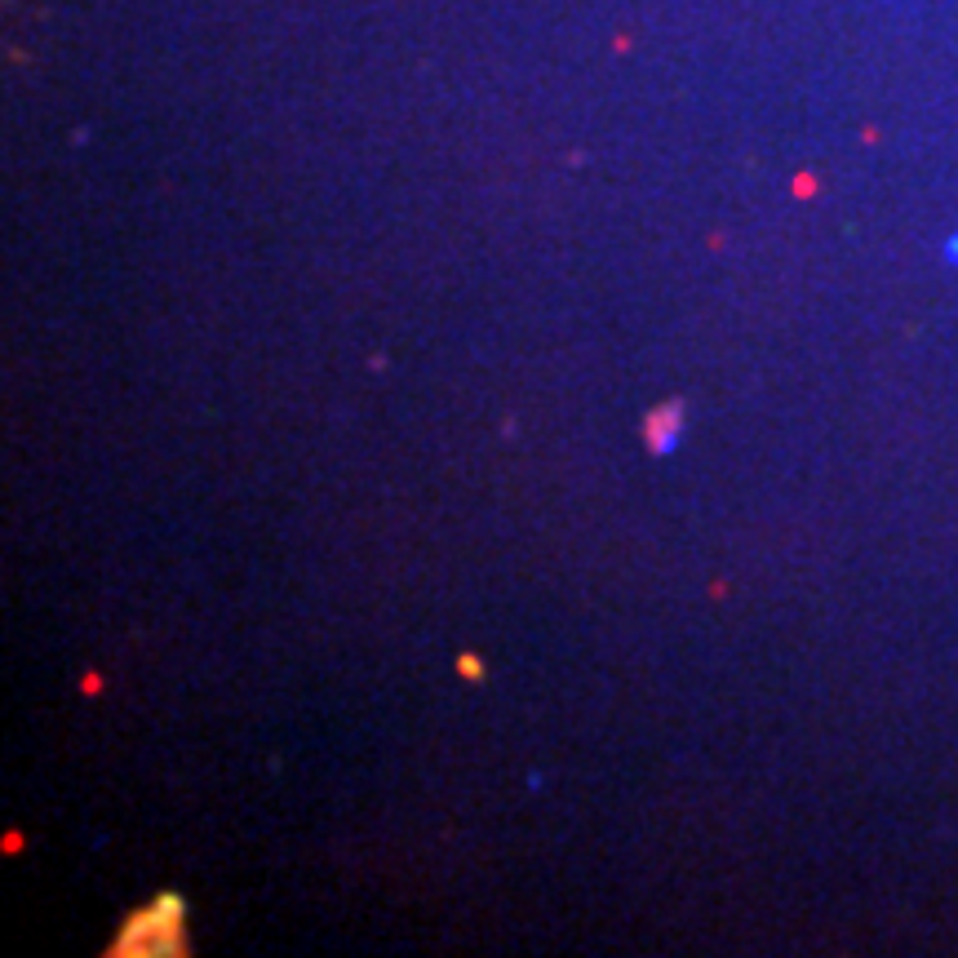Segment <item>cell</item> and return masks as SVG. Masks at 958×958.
<instances>
[{"instance_id":"6da1fadb","label":"cell","mask_w":958,"mask_h":958,"mask_svg":"<svg viewBox=\"0 0 958 958\" xmlns=\"http://www.w3.org/2000/svg\"><path fill=\"white\" fill-rule=\"evenodd\" d=\"M178 936H182V901H178V897H165V901H151L147 910L134 914V923L121 932V945H116V949L134 954L138 940H151V954H156V949H169L165 940H178Z\"/></svg>"},{"instance_id":"7a4b0ae2","label":"cell","mask_w":958,"mask_h":958,"mask_svg":"<svg viewBox=\"0 0 958 958\" xmlns=\"http://www.w3.org/2000/svg\"><path fill=\"white\" fill-rule=\"evenodd\" d=\"M684 440V404H662L644 421V444L653 458H670Z\"/></svg>"},{"instance_id":"3957f363","label":"cell","mask_w":958,"mask_h":958,"mask_svg":"<svg viewBox=\"0 0 958 958\" xmlns=\"http://www.w3.org/2000/svg\"><path fill=\"white\" fill-rule=\"evenodd\" d=\"M940 258H945V262L958 271V232H949V236L940 240Z\"/></svg>"}]
</instances>
